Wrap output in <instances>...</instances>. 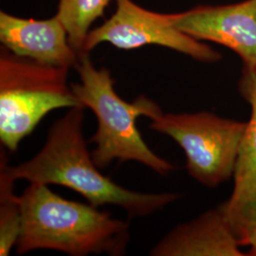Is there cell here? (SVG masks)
Returning a JSON list of instances; mask_svg holds the SVG:
<instances>
[{
  "label": "cell",
  "mask_w": 256,
  "mask_h": 256,
  "mask_svg": "<svg viewBox=\"0 0 256 256\" xmlns=\"http://www.w3.org/2000/svg\"><path fill=\"white\" fill-rule=\"evenodd\" d=\"M84 106L68 108L48 131L46 142L32 158L6 168L14 180L61 185L96 207L114 205L130 218H144L180 198L178 192H140L126 189L102 174L84 137Z\"/></svg>",
  "instance_id": "obj_1"
},
{
  "label": "cell",
  "mask_w": 256,
  "mask_h": 256,
  "mask_svg": "<svg viewBox=\"0 0 256 256\" xmlns=\"http://www.w3.org/2000/svg\"><path fill=\"white\" fill-rule=\"evenodd\" d=\"M19 200L22 228L16 246L19 256L37 250L70 256L126 254L129 223L112 218L106 210L68 200L39 183H30Z\"/></svg>",
  "instance_id": "obj_2"
},
{
  "label": "cell",
  "mask_w": 256,
  "mask_h": 256,
  "mask_svg": "<svg viewBox=\"0 0 256 256\" xmlns=\"http://www.w3.org/2000/svg\"><path fill=\"white\" fill-rule=\"evenodd\" d=\"M75 68L80 82L72 84V90L80 104L94 113L98 124L90 140L96 146L92 152L96 165L102 170L114 160L136 162L162 176L173 172L174 165L150 149L136 124L140 117L152 120L162 114L160 106L142 94L130 102L122 99L110 70L95 66L90 54L79 56Z\"/></svg>",
  "instance_id": "obj_3"
},
{
  "label": "cell",
  "mask_w": 256,
  "mask_h": 256,
  "mask_svg": "<svg viewBox=\"0 0 256 256\" xmlns=\"http://www.w3.org/2000/svg\"><path fill=\"white\" fill-rule=\"evenodd\" d=\"M70 68L21 57L2 46L0 52V142L18 149L46 115L82 106L68 84Z\"/></svg>",
  "instance_id": "obj_4"
},
{
  "label": "cell",
  "mask_w": 256,
  "mask_h": 256,
  "mask_svg": "<svg viewBox=\"0 0 256 256\" xmlns=\"http://www.w3.org/2000/svg\"><path fill=\"white\" fill-rule=\"evenodd\" d=\"M150 128L173 138L182 147L186 170L196 182L216 188L234 176L247 122L202 111L162 113Z\"/></svg>",
  "instance_id": "obj_5"
},
{
  "label": "cell",
  "mask_w": 256,
  "mask_h": 256,
  "mask_svg": "<svg viewBox=\"0 0 256 256\" xmlns=\"http://www.w3.org/2000/svg\"><path fill=\"white\" fill-rule=\"evenodd\" d=\"M115 5L110 18L90 30L82 54H90L102 43H108L124 50L164 46L205 64L221 60L218 52L174 27L169 14L144 9L133 0H115Z\"/></svg>",
  "instance_id": "obj_6"
},
{
  "label": "cell",
  "mask_w": 256,
  "mask_h": 256,
  "mask_svg": "<svg viewBox=\"0 0 256 256\" xmlns=\"http://www.w3.org/2000/svg\"><path fill=\"white\" fill-rule=\"evenodd\" d=\"M169 16L189 36L232 50L243 62V74L256 75V0L200 5Z\"/></svg>",
  "instance_id": "obj_7"
},
{
  "label": "cell",
  "mask_w": 256,
  "mask_h": 256,
  "mask_svg": "<svg viewBox=\"0 0 256 256\" xmlns=\"http://www.w3.org/2000/svg\"><path fill=\"white\" fill-rule=\"evenodd\" d=\"M0 42L10 52L45 64L75 68L79 54L59 18H23L0 12Z\"/></svg>",
  "instance_id": "obj_8"
},
{
  "label": "cell",
  "mask_w": 256,
  "mask_h": 256,
  "mask_svg": "<svg viewBox=\"0 0 256 256\" xmlns=\"http://www.w3.org/2000/svg\"><path fill=\"white\" fill-rule=\"evenodd\" d=\"M230 223L226 202L178 224L162 238L151 256H244Z\"/></svg>",
  "instance_id": "obj_9"
},
{
  "label": "cell",
  "mask_w": 256,
  "mask_h": 256,
  "mask_svg": "<svg viewBox=\"0 0 256 256\" xmlns=\"http://www.w3.org/2000/svg\"><path fill=\"white\" fill-rule=\"evenodd\" d=\"M241 94L252 108L234 174V189L226 202L232 228L241 245L242 239L256 222V75L242 74Z\"/></svg>",
  "instance_id": "obj_10"
},
{
  "label": "cell",
  "mask_w": 256,
  "mask_h": 256,
  "mask_svg": "<svg viewBox=\"0 0 256 256\" xmlns=\"http://www.w3.org/2000/svg\"><path fill=\"white\" fill-rule=\"evenodd\" d=\"M110 0H59L56 16L63 23L72 46L82 54L92 25L102 18Z\"/></svg>",
  "instance_id": "obj_11"
},
{
  "label": "cell",
  "mask_w": 256,
  "mask_h": 256,
  "mask_svg": "<svg viewBox=\"0 0 256 256\" xmlns=\"http://www.w3.org/2000/svg\"><path fill=\"white\" fill-rule=\"evenodd\" d=\"M0 156V256H7L16 246L21 232L22 210L14 189L16 180L6 168L7 156L3 152Z\"/></svg>",
  "instance_id": "obj_12"
},
{
  "label": "cell",
  "mask_w": 256,
  "mask_h": 256,
  "mask_svg": "<svg viewBox=\"0 0 256 256\" xmlns=\"http://www.w3.org/2000/svg\"><path fill=\"white\" fill-rule=\"evenodd\" d=\"M242 246H248L247 256H256V222L250 227L242 239Z\"/></svg>",
  "instance_id": "obj_13"
}]
</instances>
